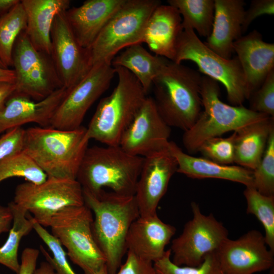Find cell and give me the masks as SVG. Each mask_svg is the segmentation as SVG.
I'll return each instance as SVG.
<instances>
[{"label":"cell","mask_w":274,"mask_h":274,"mask_svg":"<svg viewBox=\"0 0 274 274\" xmlns=\"http://www.w3.org/2000/svg\"><path fill=\"white\" fill-rule=\"evenodd\" d=\"M85 204L94 215L92 231L104 255L108 274H115L127 252L129 229L139 216L134 195L119 194L101 190L96 193L83 190Z\"/></svg>","instance_id":"obj_1"},{"label":"cell","mask_w":274,"mask_h":274,"mask_svg":"<svg viewBox=\"0 0 274 274\" xmlns=\"http://www.w3.org/2000/svg\"><path fill=\"white\" fill-rule=\"evenodd\" d=\"M201 80L198 71L166 59L152 87L156 109L169 127L185 131L195 123L202 109Z\"/></svg>","instance_id":"obj_2"},{"label":"cell","mask_w":274,"mask_h":274,"mask_svg":"<svg viewBox=\"0 0 274 274\" xmlns=\"http://www.w3.org/2000/svg\"><path fill=\"white\" fill-rule=\"evenodd\" d=\"M89 141L82 126L72 130L32 127L25 129L23 151L47 177L77 180Z\"/></svg>","instance_id":"obj_3"},{"label":"cell","mask_w":274,"mask_h":274,"mask_svg":"<svg viewBox=\"0 0 274 274\" xmlns=\"http://www.w3.org/2000/svg\"><path fill=\"white\" fill-rule=\"evenodd\" d=\"M144 157L131 155L120 146L88 147L77 180L83 190L96 193L105 188L124 195H134Z\"/></svg>","instance_id":"obj_4"},{"label":"cell","mask_w":274,"mask_h":274,"mask_svg":"<svg viewBox=\"0 0 274 274\" xmlns=\"http://www.w3.org/2000/svg\"><path fill=\"white\" fill-rule=\"evenodd\" d=\"M118 83L111 93L100 99L87 128L90 139L106 146H119L121 136L147 97L129 71L114 67Z\"/></svg>","instance_id":"obj_5"},{"label":"cell","mask_w":274,"mask_h":274,"mask_svg":"<svg viewBox=\"0 0 274 274\" xmlns=\"http://www.w3.org/2000/svg\"><path fill=\"white\" fill-rule=\"evenodd\" d=\"M219 95V83L202 76L200 96L203 110L182 138L183 145L189 153L198 152L201 145L209 139L270 117L243 106L226 104L220 100Z\"/></svg>","instance_id":"obj_6"},{"label":"cell","mask_w":274,"mask_h":274,"mask_svg":"<svg viewBox=\"0 0 274 274\" xmlns=\"http://www.w3.org/2000/svg\"><path fill=\"white\" fill-rule=\"evenodd\" d=\"M160 4L159 0H126L87 49L91 67L111 63L121 50L141 44L148 19Z\"/></svg>","instance_id":"obj_7"},{"label":"cell","mask_w":274,"mask_h":274,"mask_svg":"<svg viewBox=\"0 0 274 274\" xmlns=\"http://www.w3.org/2000/svg\"><path fill=\"white\" fill-rule=\"evenodd\" d=\"M93 214L85 204L65 207L50 219L52 234L67 250V255L84 274H96L106 258L93 236Z\"/></svg>","instance_id":"obj_8"},{"label":"cell","mask_w":274,"mask_h":274,"mask_svg":"<svg viewBox=\"0 0 274 274\" xmlns=\"http://www.w3.org/2000/svg\"><path fill=\"white\" fill-rule=\"evenodd\" d=\"M190 60L199 72L225 88L227 98L232 106H243L247 99L246 79L237 58L225 59L208 48L191 28L183 29L176 45L173 62Z\"/></svg>","instance_id":"obj_9"},{"label":"cell","mask_w":274,"mask_h":274,"mask_svg":"<svg viewBox=\"0 0 274 274\" xmlns=\"http://www.w3.org/2000/svg\"><path fill=\"white\" fill-rule=\"evenodd\" d=\"M12 202L31 213L44 227L61 209L85 204L82 186L76 179L49 177L40 184L26 182L18 185Z\"/></svg>","instance_id":"obj_10"},{"label":"cell","mask_w":274,"mask_h":274,"mask_svg":"<svg viewBox=\"0 0 274 274\" xmlns=\"http://www.w3.org/2000/svg\"><path fill=\"white\" fill-rule=\"evenodd\" d=\"M12 65L16 76L14 93L39 101L63 87L51 56L37 50L25 30L14 46Z\"/></svg>","instance_id":"obj_11"},{"label":"cell","mask_w":274,"mask_h":274,"mask_svg":"<svg viewBox=\"0 0 274 274\" xmlns=\"http://www.w3.org/2000/svg\"><path fill=\"white\" fill-rule=\"evenodd\" d=\"M191 207L193 217L172 241L170 249L172 261L178 266L200 265L207 255L217 252L228 238L227 229L213 214H202L195 202Z\"/></svg>","instance_id":"obj_12"},{"label":"cell","mask_w":274,"mask_h":274,"mask_svg":"<svg viewBox=\"0 0 274 274\" xmlns=\"http://www.w3.org/2000/svg\"><path fill=\"white\" fill-rule=\"evenodd\" d=\"M115 74V68L111 63L92 66L81 80L68 89L54 114L50 127L72 130L81 126L87 111L109 88Z\"/></svg>","instance_id":"obj_13"},{"label":"cell","mask_w":274,"mask_h":274,"mask_svg":"<svg viewBox=\"0 0 274 274\" xmlns=\"http://www.w3.org/2000/svg\"><path fill=\"white\" fill-rule=\"evenodd\" d=\"M62 12L56 15L51 31V57L63 87L70 89L92 67L87 49L76 40Z\"/></svg>","instance_id":"obj_14"},{"label":"cell","mask_w":274,"mask_h":274,"mask_svg":"<svg viewBox=\"0 0 274 274\" xmlns=\"http://www.w3.org/2000/svg\"><path fill=\"white\" fill-rule=\"evenodd\" d=\"M171 129L159 114L152 97H147L123 132L119 146L127 153L146 157L168 147Z\"/></svg>","instance_id":"obj_15"},{"label":"cell","mask_w":274,"mask_h":274,"mask_svg":"<svg viewBox=\"0 0 274 274\" xmlns=\"http://www.w3.org/2000/svg\"><path fill=\"white\" fill-rule=\"evenodd\" d=\"M264 236L251 230L236 239H226L217 252L223 274H254L271 268L274 253Z\"/></svg>","instance_id":"obj_16"},{"label":"cell","mask_w":274,"mask_h":274,"mask_svg":"<svg viewBox=\"0 0 274 274\" xmlns=\"http://www.w3.org/2000/svg\"><path fill=\"white\" fill-rule=\"evenodd\" d=\"M177 167L176 160L168 147L144 157L134 195L140 216L157 214L159 201L165 194Z\"/></svg>","instance_id":"obj_17"},{"label":"cell","mask_w":274,"mask_h":274,"mask_svg":"<svg viewBox=\"0 0 274 274\" xmlns=\"http://www.w3.org/2000/svg\"><path fill=\"white\" fill-rule=\"evenodd\" d=\"M67 90L64 87H60L39 101L14 93L0 113V133L28 123H35L41 127L50 125Z\"/></svg>","instance_id":"obj_18"},{"label":"cell","mask_w":274,"mask_h":274,"mask_svg":"<svg viewBox=\"0 0 274 274\" xmlns=\"http://www.w3.org/2000/svg\"><path fill=\"white\" fill-rule=\"evenodd\" d=\"M233 49L244 74L249 99L274 70V44L264 41L255 29L234 41Z\"/></svg>","instance_id":"obj_19"},{"label":"cell","mask_w":274,"mask_h":274,"mask_svg":"<svg viewBox=\"0 0 274 274\" xmlns=\"http://www.w3.org/2000/svg\"><path fill=\"white\" fill-rule=\"evenodd\" d=\"M176 231L174 226L163 222L157 214L139 216L129 229L127 252L154 263L164 255L165 248Z\"/></svg>","instance_id":"obj_20"},{"label":"cell","mask_w":274,"mask_h":274,"mask_svg":"<svg viewBox=\"0 0 274 274\" xmlns=\"http://www.w3.org/2000/svg\"><path fill=\"white\" fill-rule=\"evenodd\" d=\"M126 0H87L65 15L79 45L88 49L108 20Z\"/></svg>","instance_id":"obj_21"},{"label":"cell","mask_w":274,"mask_h":274,"mask_svg":"<svg viewBox=\"0 0 274 274\" xmlns=\"http://www.w3.org/2000/svg\"><path fill=\"white\" fill-rule=\"evenodd\" d=\"M212 29L205 45L220 56L231 58L233 43L242 36L245 3L243 0H214Z\"/></svg>","instance_id":"obj_22"},{"label":"cell","mask_w":274,"mask_h":274,"mask_svg":"<svg viewBox=\"0 0 274 274\" xmlns=\"http://www.w3.org/2000/svg\"><path fill=\"white\" fill-rule=\"evenodd\" d=\"M182 17L177 9L160 4L150 15L144 30L142 43L155 55L173 61L178 38L183 31Z\"/></svg>","instance_id":"obj_23"},{"label":"cell","mask_w":274,"mask_h":274,"mask_svg":"<svg viewBox=\"0 0 274 274\" xmlns=\"http://www.w3.org/2000/svg\"><path fill=\"white\" fill-rule=\"evenodd\" d=\"M168 149L175 158L177 172L192 179L214 178L253 186V170L239 165L221 164L204 157H198L184 152L174 142L169 141Z\"/></svg>","instance_id":"obj_24"},{"label":"cell","mask_w":274,"mask_h":274,"mask_svg":"<svg viewBox=\"0 0 274 274\" xmlns=\"http://www.w3.org/2000/svg\"><path fill=\"white\" fill-rule=\"evenodd\" d=\"M26 18L25 32L34 47L51 56V31L54 18L70 8L69 0H22Z\"/></svg>","instance_id":"obj_25"},{"label":"cell","mask_w":274,"mask_h":274,"mask_svg":"<svg viewBox=\"0 0 274 274\" xmlns=\"http://www.w3.org/2000/svg\"><path fill=\"white\" fill-rule=\"evenodd\" d=\"M273 129L274 117H270L235 131L234 163L254 170L261 160Z\"/></svg>","instance_id":"obj_26"},{"label":"cell","mask_w":274,"mask_h":274,"mask_svg":"<svg viewBox=\"0 0 274 274\" xmlns=\"http://www.w3.org/2000/svg\"><path fill=\"white\" fill-rule=\"evenodd\" d=\"M166 58L153 55L141 44L130 45L118 53L112 59L114 67H122L131 73L147 94Z\"/></svg>","instance_id":"obj_27"},{"label":"cell","mask_w":274,"mask_h":274,"mask_svg":"<svg viewBox=\"0 0 274 274\" xmlns=\"http://www.w3.org/2000/svg\"><path fill=\"white\" fill-rule=\"evenodd\" d=\"M13 215L12 225L8 238L0 247V264L5 265L17 274L20 270L18 251L22 237L33 229L35 219L27 218V212L16 206L12 201L8 204Z\"/></svg>","instance_id":"obj_28"},{"label":"cell","mask_w":274,"mask_h":274,"mask_svg":"<svg viewBox=\"0 0 274 274\" xmlns=\"http://www.w3.org/2000/svg\"><path fill=\"white\" fill-rule=\"evenodd\" d=\"M167 3L182 16L183 29L191 28L201 37L210 36L214 21V0H168Z\"/></svg>","instance_id":"obj_29"},{"label":"cell","mask_w":274,"mask_h":274,"mask_svg":"<svg viewBox=\"0 0 274 274\" xmlns=\"http://www.w3.org/2000/svg\"><path fill=\"white\" fill-rule=\"evenodd\" d=\"M26 26V14L21 1L0 17V60L7 68L12 65L14 46Z\"/></svg>","instance_id":"obj_30"},{"label":"cell","mask_w":274,"mask_h":274,"mask_svg":"<svg viewBox=\"0 0 274 274\" xmlns=\"http://www.w3.org/2000/svg\"><path fill=\"white\" fill-rule=\"evenodd\" d=\"M244 195L247 213L254 215L262 223L266 244L274 253V196L263 195L253 186L246 187Z\"/></svg>","instance_id":"obj_31"},{"label":"cell","mask_w":274,"mask_h":274,"mask_svg":"<svg viewBox=\"0 0 274 274\" xmlns=\"http://www.w3.org/2000/svg\"><path fill=\"white\" fill-rule=\"evenodd\" d=\"M12 177L23 178L27 182L37 184L47 179L46 174L23 151L0 161V183Z\"/></svg>","instance_id":"obj_32"},{"label":"cell","mask_w":274,"mask_h":274,"mask_svg":"<svg viewBox=\"0 0 274 274\" xmlns=\"http://www.w3.org/2000/svg\"><path fill=\"white\" fill-rule=\"evenodd\" d=\"M171 255L170 249L166 250L162 257L153 263L158 274H223L217 252L207 255L196 267L178 266L173 262Z\"/></svg>","instance_id":"obj_33"},{"label":"cell","mask_w":274,"mask_h":274,"mask_svg":"<svg viewBox=\"0 0 274 274\" xmlns=\"http://www.w3.org/2000/svg\"><path fill=\"white\" fill-rule=\"evenodd\" d=\"M253 187L263 195L274 196V129L259 164L253 170Z\"/></svg>","instance_id":"obj_34"},{"label":"cell","mask_w":274,"mask_h":274,"mask_svg":"<svg viewBox=\"0 0 274 274\" xmlns=\"http://www.w3.org/2000/svg\"><path fill=\"white\" fill-rule=\"evenodd\" d=\"M33 229L52 252V257L40 246V251L52 266L54 274H76L70 266L67 259V254L60 242L35 220Z\"/></svg>","instance_id":"obj_35"},{"label":"cell","mask_w":274,"mask_h":274,"mask_svg":"<svg viewBox=\"0 0 274 274\" xmlns=\"http://www.w3.org/2000/svg\"><path fill=\"white\" fill-rule=\"evenodd\" d=\"M236 132L227 138H213L205 141L200 147L204 158L216 163L229 165L234 163V141Z\"/></svg>","instance_id":"obj_36"},{"label":"cell","mask_w":274,"mask_h":274,"mask_svg":"<svg viewBox=\"0 0 274 274\" xmlns=\"http://www.w3.org/2000/svg\"><path fill=\"white\" fill-rule=\"evenodd\" d=\"M251 110L274 117V70L249 98Z\"/></svg>","instance_id":"obj_37"},{"label":"cell","mask_w":274,"mask_h":274,"mask_svg":"<svg viewBox=\"0 0 274 274\" xmlns=\"http://www.w3.org/2000/svg\"><path fill=\"white\" fill-rule=\"evenodd\" d=\"M24 135L25 129L17 127L7 130L0 137V161L23 151Z\"/></svg>","instance_id":"obj_38"},{"label":"cell","mask_w":274,"mask_h":274,"mask_svg":"<svg viewBox=\"0 0 274 274\" xmlns=\"http://www.w3.org/2000/svg\"><path fill=\"white\" fill-rule=\"evenodd\" d=\"M115 274H158L153 263L141 259L127 252L125 262Z\"/></svg>","instance_id":"obj_39"},{"label":"cell","mask_w":274,"mask_h":274,"mask_svg":"<svg viewBox=\"0 0 274 274\" xmlns=\"http://www.w3.org/2000/svg\"><path fill=\"white\" fill-rule=\"evenodd\" d=\"M274 14L273 0H252L247 10H245L242 33L245 32L251 23L257 17Z\"/></svg>","instance_id":"obj_40"},{"label":"cell","mask_w":274,"mask_h":274,"mask_svg":"<svg viewBox=\"0 0 274 274\" xmlns=\"http://www.w3.org/2000/svg\"><path fill=\"white\" fill-rule=\"evenodd\" d=\"M40 251L32 248H26L21 256V263L18 274H33Z\"/></svg>","instance_id":"obj_41"},{"label":"cell","mask_w":274,"mask_h":274,"mask_svg":"<svg viewBox=\"0 0 274 274\" xmlns=\"http://www.w3.org/2000/svg\"><path fill=\"white\" fill-rule=\"evenodd\" d=\"M13 221V215L9 207L0 206V234L8 231Z\"/></svg>","instance_id":"obj_42"},{"label":"cell","mask_w":274,"mask_h":274,"mask_svg":"<svg viewBox=\"0 0 274 274\" xmlns=\"http://www.w3.org/2000/svg\"><path fill=\"white\" fill-rule=\"evenodd\" d=\"M15 90L14 83H0V113L4 109L7 100L14 93Z\"/></svg>","instance_id":"obj_43"},{"label":"cell","mask_w":274,"mask_h":274,"mask_svg":"<svg viewBox=\"0 0 274 274\" xmlns=\"http://www.w3.org/2000/svg\"><path fill=\"white\" fill-rule=\"evenodd\" d=\"M16 79L14 70L0 67V83H14Z\"/></svg>","instance_id":"obj_44"},{"label":"cell","mask_w":274,"mask_h":274,"mask_svg":"<svg viewBox=\"0 0 274 274\" xmlns=\"http://www.w3.org/2000/svg\"><path fill=\"white\" fill-rule=\"evenodd\" d=\"M33 274H54V271L51 265L47 261L43 262L40 267L36 269Z\"/></svg>","instance_id":"obj_45"},{"label":"cell","mask_w":274,"mask_h":274,"mask_svg":"<svg viewBox=\"0 0 274 274\" xmlns=\"http://www.w3.org/2000/svg\"><path fill=\"white\" fill-rule=\"evenodd\" d=\"M20 2L19 0H0V13L5 14Z\"/></svg>","instance_id":"obj_46"},{"label":"cell","mask_w":274,"mask_h":274,"mask_svg":"<svg viewBox=\"0 0 274 274\" xmlns=\"http://www.w3.org/2000/svg\"><path fill=\"white\" fill-rule=\"evenodd\" d=\"M96 274H108L106 265L103 267Z\"/></svg>","instance_id":"obj_47"},{"label":"cell","mask_w":274,"mask_h":274,"mask_svg":"<svg viewBox=\"0 0 274 274\" xmlns=\"http://www.w3.org/2000/svg\"><path fill=\"white\" fill-rule=\"evenodd\" d=\"M0 67L1 68H7L4 63L2 62V61L0 60Z\"/></svg>","instance_id":"obj_48"},{"label":"cell","mask_w":274,"mask_h":274,"mask_svg":"<svg viewBox=\"0 0 274 274\" xmlns=\"http://www.w3.org/2000/svg\"></svg>","instance_id":"obj_49"}]
</instances>
